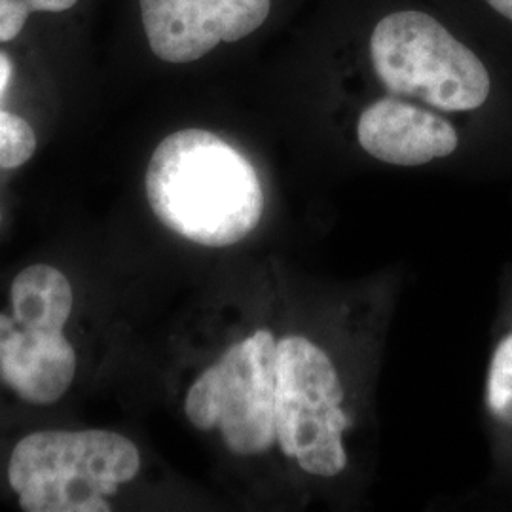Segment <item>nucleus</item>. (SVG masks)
Instances as JSON below:
<instances>
[{
    "label": "nucleus",
    "mask_w": 512,
    "mask_h": 512,
    "mask_svg": "<svg viewBox=\"0 0 512 512\" xmlns=\"http://www.w3.org/2000/svg\"><path fill=\"white\" fill-rule=\"evenodd\" d=\"M357 139L372 158L401 167L429 164L459 147L458 131L448 120L395 97L378 99L361 112Z\"/></svg>",
    "instance_id": "nucleus-7"
},
{
    "label": "nucleus",
    "mask_w": 512,
    "mask_h": 512,
    "mask_svg": "<svg viewBox=\"0 0 512 512\" xmlns=\"http://www.w3.org/2000/svg\"><path fill=\"white\" fill-rule=\"evenodd\" d=\"M31 14L33 8L29 0H0V42L19 37Z\"/></svg>",
    "instance_id": "nucleus-12"
},
{
    "label": "nucleus",
    "mask_w": 512,
    "mask_h": 512,
    "mask_svg": "<svg viewBox=\"0 0 512 512\" xmlns=\"http://www.w3.org/2000/svg\"><path fill=\"white\" fill-rule=\"evenodd\" d=\"M495 16L512 25V0H482Z\"/></svg>",
    "instance_id": "nucleus-15"
},
{
    "label": "nucleus",
    "mask_w": 512,
    "mask_h": 512,
    "mask_svg": "<svg viewBox=\"0 0 512 512\" xmlns=\"http://www.w3.org/2000/svg\"><path fill=\"white\" fill-rule=\"evenodd\" d=\"M33 12H65L73 8L78 0H29Z\"/></svg>",
    "instance_id": "nucleus-13"
},
{
    "label": "nucleus",
    "mask_w": 512,
    "mask_h": 512,
    "mask_svg": "<svg viewBox=\"0 0 512 512\" xmlns=\"http://www.w3.org/2000/svg\"><path fill=\"white\" fill-rule=\"evenodd\" d=\"M148 203L171 232L203 247H230L262 219L253 164L219 135L181 129L156 147L145 177Z\"/></svg>",
    "instance_id": "nucleus-1"
},
{
    "label": "nucleus",
    "mask_w": 512,
    "mask_h": 512,
    "mask_svg": "<svg viewBox=\"0 0 512 512\" xmlns=\"http://www.w3.org/2000/svg\"><path fill=\"white\" fill-rule=\"evenodd\" d=\"M150 50L167 63H190L220 42L253 35L272 0H139Z\"/></svg>",
    "instance_id": "nucleus-6"
},
{
    "label": "nucleus",
    "mask_w": 512,
    "mask_h": 512,
    "mask_svg": "<svg viewBox=\"0 0 512 512\" xmlns=\"http://www.w3.org/2000/svg\"><path fill=\"white\" fill-rule=\"evenodd\" d=\"M10 304L19 327L59 332L73 311V287L54 266L33 264L16 275Z\"/></svg>",
    "instance_id": "nucleus-9"
},
{
    "label": "nucleus",
    "mask_w": 512,
    "mask_h": 512,
    "mask_svg": "<svg viewBox=\"0 0 512 512\" xmlns=\"http://www.w3.org/2000/svg\"><path fill=\"white\" fill-rule=\"evenodd\" d=\"M141 469L137 446L105 429L37 431L19 440L8 482L25 512H110L109 495Z\"/></svg>",
    "instance_id": "nucleus-2"
},
{
    "label": "nucleus",
    "mask_w": 512,
    "mask_h": 512,
    "mask_svg": "<svg viewBox=\"0 0 512 512\" xmlns=\"http://www.w3.org/2000/svg\"><path fill=\"white\" fill-rule=\"evenodd\" d=\"M275 338L256 330L226 349L188 389L184 414L200 429H220L236 456H258L275 442Z\"/></svg>",
    "instance_id": "nucleus-5"
},
{
    "label": "nucleus",
    "mask_w": 512,
    "mask_h": 512,
    "mask_svg": "<svg viewBox=\"0 0 512 512\" xmlns=\"http://www.w3.org/2000/svg\"><path fill=\"white\" fill-rule=\"evenodd\" d=\"M76 374V353L63 330L16 327L0 353V378L19 399L37 406L54 404Z\"/></svg>",
    "instance_id": "nucleus-8"
},
{
    "label": "nucleus",
    "mask_w": 512,
    "mask_h": 512,
    "mask_svg": "<svg viewBox=\"0 0 512 512\" xmlns=\"http://www.w3.org/2000/svg\"><path fill=\"white\" fill-rule=\"evenodd\" d=\"M14 76V65H12V59L4 52H0V101L4 97V93L10 86V80Z\"/></svg>",
    "instance_id": "nucleus-14"
},
{
    "label": "nucleus",
    "mask_w": 512,
    "mask_h": 512,
    "mask_svg": "<svg viewBox=\"0 0 512 512\" xmlns=\"http://www.w3.org/2000/svg\"><path fill=\"white\" fill-rule=\"evenodd\" d=\"M0 219H2V217H0Z\"/></svg>",
    "instance_id": "nucleus-17"
},
{
    "label": "nucleus",
    "mask_w": 512,
    "mask_h": 512,
    "mask_svg": "<svg viewBox=\"0 0 512 512\" xmlns=\"http://www.w3.org/2000/svg\"><path fill=\"white\" fill-rule=\"evenodd\" d=\"M486 404L495 420L512 427V332L495 348L488 370Z\"/></svg>",
    "instance_id": "nucleus-10"
},
{
    "label": "nucleus",
    "mask_w": 512,
    "mask_h": 512,
    "mask_svg": "<svg viewBox=\"0 0 512 512\" xmlns=\"http://www.w3.org/2000/svg\"><path fill=\"white\" fill-rule=\"evenodd\" d=\"M35 150V129L18 114L0 109V169H16L27 164Z\"/></svg>",
    "instance_id": "nucleus-11"
},
{
    "label": "nucleus",
    "mask_w": 512,
    "mask_h": 512,
    "mask_svg": "<svg viewBox=\"0 0 512 512\" xmlns=\"http://www.w3.org/2000/svg\"><path fill=\"white\" fill-rule=\"evenodd\" d=\"M344 387L329 355L304 336L275 344V442L308 475H340L348 456L342 433Z\"/></svg>",
    "instance_id": "nucleus-4"
},
{
    "label": "nucleus",
    "mask_w": 512,
    "mask_h": 512,
    "mask_svg": "<svg viewBox=\"0 0 512 512\" xmlns=\"http://www.w3.org/2000/svg\"><path fill=\"white\" fill-rule=\"evenodd\" d=\"M370 59L389 92L444 112L480 109L492 93V76L480 55L423 12L385 16L372 31Z\"/></svg>",
    "instance_id": "nucleus-3"
},
{
    "label": "nucleus",
    "mask_w": 512,
    "mask_h": 512,
    "mask_svg": "<svg viewBox=\"0 0 512 512\" xmlns=\"http://www.w3.org/2000/svg\"><path fill=\"white\" fill-rule=\"evenodd\" d=\"M14 327H16V319L0 313V353H2V348H4V342H6L8 334L12 332Z\"/></svg>",
    "instance_id": "nucleus-16"
}]
</instances>
